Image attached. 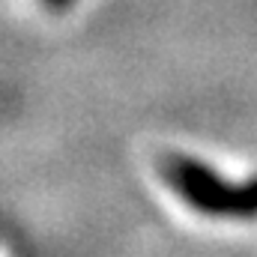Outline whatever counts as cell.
<instances>
[{
	"label": "cell",
	"instance_id": "1",
	"mask_svg": "<svg viewBox=\"0 0 257 257\" xmlns=\"http://www.w3.org/2000/svg\"><path fill=\"white\" fill-rule=\"evenodd\" d=\"M162 177L192 209L212 218H257V180L227 183L189 156H168Z\"/></svg>",
	"mask_w": 257,
	"mask_h": 257
},
{
	"label": "cell",
	"instance_id": "2",
	"mask_svg": "<svg viewBox=\"0 0 257 257\" xmlns=\"http://www.w3.org/2000/svg\"><path fill=\"white\" fill-rule=\"evenodd\" d=\"M42 6H48L51 12H60L66 6H72V0H42Z\"/></svg>",
	"mask_w": 257,
	"mask_h": 257
}]
</instances>
